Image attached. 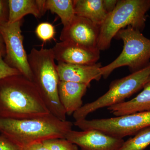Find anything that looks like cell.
Here are the masks:
<instances>
[{
    "label": "cell",
    "mask_w": 150,
    "mask_h": 150,
    "mask_svg": "<svg viewBox=\"0 0 150 150\" xmlns=\"http://www.w3.org/2000/svg\"><path fill=\"white\" fill-rule=\"evenodd\" d=\"M50 113L33 81L22 74L0 80V118L19 120Z\"/></svg>",
    "instance_id": "cell-1"
},
{
    "label": "cell",
    "mask_w": 150,
    "mask_h": 150,
    "mask_svg": "<svg viewBox=\"0 0 150 150\" xmlns=\"http://www.w3.org/2000/svg\"><path fill=\"white\" fill-rule=\"evenodd\" d=\"M74 123L60 120L51 113L24 119L0 118V134L23 149L54 138H65Z\"/></svg>",
    "instance_id": "cell-2"
},
{
    "label": "cell",
    "mask_w": 150,
    "mask_h": 150,
    "mask_svg": "<svg viewBox=\"0 0 150 150\" xmlns=\"http://www.w3.org/2000/svg\"><path fill=\"white\" fill-rule=\"evenodd\" d=\"M33 81L49 112L62 121L67 120V113L59 100V75L52 48H32L28 55Z\"/></svg>",
    "instance_id": "cell-3"
},
{
    "label": "cell",
    "mask_w": 150,
    "mask_h": 150,
    "mask_svg": "<svg viewBox=\"0 0 150 150\" xmlns=\"http://www.w3.org/2000/svg\"><path fill=\"white\" fill-rule=\"evenodd\" d=\"M150 9V0H119L115 9L108 14L100 28L97 48H110L117 33L128 26L142 32L146 25V14Z\"/></svg>",
    "instance_id": "cell-4"
},
{
    "label": "cell",
    "mask_w": 150,
    "mask_h": 150,
    "mask_svg": "<svg viewBox=\"0 0 150 150\" xmlns=\"http://www.w3.org/2000/svg\"><path fill=\"white\" fill-rule=\"evenodd\" d=\"M114 38L123 41V51L114 61L100 68L104 79H107L114 70L120 67H128L132 73L149 64L150 39L145 37L141 31L129 26L119 30Z\"/></svg>",
    "instance_id": "cell-5"
},
{
    "label": "cell",
    "mask_w": 150,
    "mask_h": 150,
    "mask_svg": "<svg viewBox=\"0 0 150 150\" xmlns=\"http://www.w3.org/2000/svg\"><path fill=\"white\" fill-rule=\"evenodd\" d=\"M150 76V62L142 69L121 79L113 81L109 89L96 100L83 105L73 114L75 121L86 119L98 109L124 102L125 100L144 88Z\"/></svg>",
    "instance_id": "cell-6"
},
{
    "label": "cell",
    "mask_w": 150,
    "mask_h": 150,
    "mask_svg": "<svg viewBox=\"0 0 150 150\" xmlns=\"http://www.w3.org/2000/svg\"><path fill=\"white\" fill-rule=\"evenodd\" d=\"M74 125L82 131L95 129L111 137L123 139L135 136L142 129L150 126V111L113 118L83 119L75 121Z\"/></svg>",
    "instance_id": "cell-7"
},
{
    "label": "cell",
    "mask_w": 150,
    "mask_h": 150,
    "mask_svg": "<svg viewBox=\"0 0 150 150\" xmlns=\"http://www.w3.org/2000/svg\"><path fill=\"white\" fill-rule=\"evenodd\" d=\"M23 19L12 23L0 26L6 47L4 61L11 68L16 69L30 80L33 81L32 73L28 64V55L23 46L21 26Z\"/></svg>",
    "instance_id": "cell-8"
},
{
    "label": "cell",
    "mask_w": 150,
    "mask_h": 150,
    "mask_svg": "<svg viewBox=\"0 0 150 150\" xmlns=\"http://www.w3.org/2000/svg\"><path fill=\"white\" fill-rule=\"evenodd\" d=\"M65 139L79 147L81 150H119L125 142L123 139L95 129L80 131L71 130Z\"/></svg>",
    "instance_id": "cell-9"
},
{
    "label": "cell",
    "mask_w": 150,
    "mask_h": 150,
    "mask_svg": "<svg viewBox=\"0 0 150 150\" xmlns=\"http://www.w3.org/2000/svg\"><path fill=\"white\" fill-rule=\"evenodd\" d=\"M100 28L88 19L75 16L70 23L63 27L60 39L90 48H97Z\"/></svg>",
    "instance_id": "cell-10"
},
{
    "label": "cell",
    "mask_w": 150,
    "mask_h": 150,
    "mask_svg": "<svg viewBox=\"0 0 150 150\" xmlns=\"http://www.w3.org/2000/svg\"><path fill=\"white\" fill-rule=\"evenodd\" d=\"M55 60L58 62L79 65H92L100 57L98 48H90L76 43L61 41L52 48Z\"/></svg>",
    "instance_id": "cell-11"
},
{
    "label": "cell",
    "mask_w": 150,
    "mask_h": 150,
    "mask_svg": "<svg viewBox=\"0 0 150 150\" xmlns=\"http://www.w3.org/2000/svg\"><path fill=\"white\" fill-rule=\"evenodd\" d=\"M101 63L79 65L58 62L56 66L59 81L72 82L90 86L92 81H99L102 76Z\"/></svg>",
    "instance_id": "cell-12"
},
{
    "label": "cell",
    "mask_w": 150,
    "mask_h": 150,
    "mask_svg": "<svg viewBox=\"0 0 150 150\" xmlns=\"http://www.w3.org/2000/svg\"><path fill=\"white\" fill-rule=\"evenodd\" d=\"M88 87L83 84L59 81V100L67 115H73L83 105L82 98Z\"/></svg>",
    "instance_id": "cell-13"
},
{
    "label": "cell",
    "mask_w": 150,
    "mask_h": 150,
    "mask_svg": "<svg viewBox=\"0 0 150 150\" xmlns=\"http://www.w3.org/2000/svg\"><path fill=\"white\" fill-rule=\"evenodd\" d=\"M8 3L9 23L21 20L28 14L40 18L46 11L45 0H8Z\"/></svg>",
    "instance_id": "cell-14"
},
{
    "label": "cell",
    "mask_w": 150,
    "mask_h": 150,
    "mask_svg": "<svg viewBox=\"0 0 150 150\" xmlns=\"http://www.w3.org/2000/svg\"><path fill=\"white\" fill-rule=\"evenodd\" d=\"M107 109L115 116L150 111V83L145 85L143 90L133 99L110 106Z\"/></svg>",
    "instance_id": "cell-15"
},
{
    "label": "cell",
    "mask_w": 150,
    "mask_h": 150,
    "mask_svg": "<svg viewBox=\"0 0 150 150\" xmlns=\"http://www.w3.org/2000/svg\"><path fill=\"white\" fill-rule=\"evenodd\" d=\"M73 2L76 16L88 19L100 28L108 15L103 0H74Z\"/></svg>",
    "instance_id": "cell-16"
},
{
    "label": "cell",
    "mask_w": 150,
    "mask_h": 150,
    "mask_svg": "<svg viewBox=\"0 0 150 150\" xmlns=\"http://www.w3.org/2000/svg\"><path fill=\"white\" fill-rule=\"evenodd\" d=\"M46 11H50L60 17L63 27L68 26L76 16L73 0H45Z\"/></svg>",
    "instance_id": "cell-17"
},
{
    "label": "cell",
    "mask_w": 150,
    "mask_h": 150,
    "mask_svg": "<svg viewBox=\"0 0 150 150\" xmlns=\"http://www.w3.org/2000/svg\"><path fill=\"white\" fill-rule=\"evenodd\" d=\"M150 145V126L139 131L124 142L119 150H144Z\"/></svg>",
    "instance_id": "cell-18"
},
{
    "label": "cell",
    "mask_w": 150,
    "mask_h": 150,
    "mask_svg": "<svg viewBox=\"0 0 150 150\" xmlns=\"http://www.w3.org/2000/svg\"><path fill=\"white\" fill-rule=\"evenodd\" d=\"M50 150H79L76 145L65 138H54L43 142Z\"/></svg>",
    "instance_id": "cell-19"
},
{
    "label": "cell",
    "mask_w": 150,
    "mask_h": 150,
    "mask_svg": "<svg viewBox=\"0 0 150 150\" xmlns=\"http://www.w3.org/2000/svg\"><path fill=\"white\" fill-rule=\"evenodd\" d=\"M35 34L44 43L54 39L56 31L55 27L48 22H42L37 25L35 30Z\"/></svg>",
    "instance_id": "cell-20"
},
{
    "label": "cell",
    "mask_w": 150,
    "mask_h": 150,
    "mask_svg": "<svg viewBox=\"0 0 150 150\" xmlns=\"http://www.w3.org/2000/svg\"><path fill=\"white\" fill-rule=\"evenodd\" d=\"M21 74L18 70L11 68L4 61L2 56H0V80L9 76Z\"/></svg>",
    "instance_id": "cell-21"
},
{
    "label": "cell",
    "mask_w": 150,
    "mask_h": 150,
    "mask_svg": "<svg viewBox=\"0 0 150 150\" xmlns=\"http://www.w3.org/2000/svg\"><path fill=\"white\" fill-rule=\"evenodd\" d=\"M8 1L0 0V26L8 22Z\"/></svg>",
    "instance_id": "cell-22"
},
{
    "label": "cell",
    "mask_w": 150,
    "mask_h": 150,
    "mask_svg": "<svg viewBox=\"0 0 150 150\" xmlns=\"http://www.w3.org/2000/svg\"><path fill=\"white\" fill-rule=\"evenodd\" d=\"M0 150H23L22 148L0 134Z\"/></svg>",
    "instance_id": "cell-23"
},
{
    "label": "cell",
    "mask_w": 150,
    "mask_h": 150,
    "mask_svg": "<svg viewBox=\"0 0 150 150\" xmlns=\"http://www.w3.org/2000/svg\"><path fill=\"white\" fill-rule=\"evenodd\" d=\"M118 1L116 0H103V7L108 14L111 12L115 9Z\"/></svg>",
    "instance_id": "cell-24"
},
{
    "label": "cell",
    "mask_w": 150,
    "mask_h": 150,
    "mask_svg": "<svg viewBox=\"0 0 150 150\" xmlns=\"http://www.w3.org/2000/svg\"><path fill=\"white\" fill-rule=\"evenodd\" d=\"M22 149L23 150H50L43 142L33 144Z\"/></svg>",
    "instance_id": "cell-25"
},
{
    "label": "cell",
    "mask_w": 150,
    "mask_h": 150,
    "mask_svg": "<svg viewBox=\"0 0 150 150\" xmlns=\"http://www.w3.org/2000/svg\"><path fill=\"white\" fill-rule=\"evenodd\" d=\"M6 55V47L4 39L0 32V56L4 58Z\"/></svg>",
    "instance_id": "cell-26"
},
{
    "label": "cell",
    "mask_w": 150,
    "mask_h": 150,
    "mask_svg": "<svg viewBox=\"0 0 150 150\" xmlns=\"http://www.w3.org/2000/svg\"><path fill=\"white\" fill-rule=\"evenodd\" d=\"M150 83V76L149 77V78H148L147 80L146 81V84Z\"/></svg>",
    "instance_id": "cell-27"
}]
</instances>
